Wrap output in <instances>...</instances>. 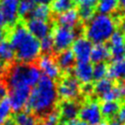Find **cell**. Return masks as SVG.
Here are the masks:
<instances>
[{
	"mask_svg": "<svg viewBox=\"0 0 125 125\" xmlns=\"http://www.w3.org/2000/svg\"><path fill=\"white\" fill-rule=\"evenodd\" d=\"M118 6V0H98L97 9L100 14L110 15L113 13Z\"/></svg>",
	"mask_w": 125,
	"mask_h": 125,
	"instance_id": "cell-26",
	"label": "cell"
},
{
	"mask_svg": "<svg viewBox=\"0 0 125 125\" xmlns=\"http://www.w3.org/2000/svg\"><path fill=\"white\" fill-rule=\"evenodd\" d=\"M56 61L62 71H69L75 64V58L69 49L60 52Z\"/></svg>",
	"mask_w": 125,
	"mask_h": 125,
	"instance_id": "cell-19",
	"label": "cell"
},
{
	"mask_svg": "<svg viewBox=\"0 0 125 125\" xmlns=\"http://www.w3.org/2000/svg\"><path fill=\"white\" fill-rule=\"evenodd\" d=\"M11 105L8 98H4L0 101V125H2L11 115Z\"/></svg>",
	"mask_w": 125,
	"mask_h": 125,
	"instance_id": "cell-29",
	"label": "cell"
},
{
	"mask_svg": "<svg viewBox=\"0 0 125 125\" xmlns=\"http://www.w3.org/2000/svg\"><path fill=\"white\" fill-rule=\"evenodd\" d=\"M8 90L16 88H33L41 78V72L33 63H14L8 67L4 76Z\"/></svg>",
	"mask_w": 125,
	"mask_h": 125,
	"instance_id": "cell-3",
	"label": "cell"
},
{
	"mask_svg": "<svg viewBox=\"0 0 125 125\" xmlns=\"http://www.w3.org/2000/svg\"><path fill=\"white\" fill-rule=\"evenodd\" d=\"M34 3H32L29 0H20L19 8H18V14L19 17L25 18L31 15L32 10L34 8Z\"/></svg>",
	"mask_w": 125,
	"mask_h": 125,
	"instance_id": "cell-28",
	"label": "cell"
},
{
	"mask_svg": "<svg viewBox=\"0 0 125 125\" xmlns=\"http://www.w3.org/2000/svg\"><path fill=\"white\" fill-rule=\"evenodd\" d=\"M98 0H86L78 9L79 18L84 21H89L95 16V9L97 7Z\"/></svg>",
	"mask_w": 125,
	"mask_h": 125,
	"instance_id": "cell-20",
	"label": "cell"
},
{
	"mask_svg": "<svg viewBox=\"0 0 125 125\" xmlns=\"http://www.w3.org/2000/svg\"><path fill=\"white\" fill-rule=\"evenodd\" d=\"M124 54H125V37H124Z\"/></svg>",
	"mask_w": 125,
	"mask_h": 125,
	"instance_id": "cell-49",
	"label": "cell"
},
{
	"mask_svg": "<svg viewBox=\"0 0 125 125\" xmlns=\"http://www.w3.org/2000/svg\"><path fill=\"white\" fill-rule=\"evenodd\" d=\"M41 125H53V124H51V123H49V122H47V121L45 120V121H44V122H43Z\"/></svg>",
	"mask_w": 125,
	"mask_h": 125,
	"instance_id": "cell-47",
	"label": "cell"
},
{
	"mask_svg": "<svg viewBox=\"0 0 125 125\" xmlns=\"http://www.w3.org/2000/svg\"><path fill=\"white\" fill-rule=\"evenodd\" d=\"M19 3L20 0H0V10L3 14L6 24L15 25L17 23L19 18Z\"/></svg>",
	"mask_w": 125,
	"mask_h": 125,
	"instance_id": "cell-12",
	"label": "cell"
},
{
	"mask_svg": "<svg viewBox=\"0 0 125 125\" xmlns=\"http://www.w3.org/2000/svg\"><path fill=\"white\" fill-rule=\"evenodd\" d=\"M79 104L74 101H63L60 105L59 114L62 119L66 122L76 119L79 113Z\"/></svg>",
	"mask_w": 125,
	"mask_h": 125,
	"instance_id": "cell-15",
	"label": "cell"
},
{
	"mask_svg": "<svg viewBox=\"0 0 125 125\" xmlns=\"http://www.w3.org/2000/svg\"><path fill=\"white\" fill-rule=\"evenodd\" d=\"M58 92L55 80L41 76L37 84L31 88L26 106L37 115H46L53 110L58 102Z\"/></svg>",
	"mask_w": 125,
	"mask_h": 125,
	"instance_id": "cell-2",
	"label": "cell"
},
{
	"mask_svg": "<svg viewBox=\"0 0 125 125\" xmlns=\"http://www.w3.org/2000/svg\"><path fill=\"white\" fill-rule=\"evenodd\" d=\"M37 67L43 76L48 77L50 79H58L61 76V68L58 65L56 59L50 54H45L40 56L37 60Z\"/></svg>",
	"mask_w": 125,
	"mask_h": 125,
	"instance_id": "cell-8",
	"label": "cell"
},
{
	"mask_svg": "<svg viewBox=\"0 0 125 125\" xmlns=\"http://www.w3.org/2000/svg\"><path fill=\"white\" fill-rule=\"evenodd\" d=\"M30 90L31 89L28 88H16V89L8 90L9 91L8 100L13 111L19 112L21 110H23V108L26 106Z\"/></svg>",
	"mask_w": 125,
	"mask_h": 125,
	"instance_id": "cell-10",
	"label": "cell"
},
{
	"mask_svg": "<svg viewBox=\"0 0 125 125\" xmlns=\"http://www.w3.org/2000/svg\"><path fill=\"white\" fill-rule=\"evenodd\" d=\"M52 39L54 42V50L59 53L67 50L73 44L76 39V33L73 28L58 25L54 28L52 33Z\"/></svg>",
	"mask_w": 125,
	"mask_h": 125,
	"instance_id": "cell-5",
	"label": "cell"
},
{
	"mask_svg": "<svg viewBox=\"0 0 125 125\" xmlns=\"http://www.w3.org/2000/svg\"><path fill=\"white\" fill-rule=\"evenodd\" d=\"M15 59V51L9 41L4 40L0 42V60L6 62L7 64H10L14 62Z\"/></svg>",
	"mask_w": 125,
	"mask_h": 125,
	"instance_id": "cell-22",
	"label": "cell"
},
{
	"mask_svg": "<svg viewBox=\"0 0 125 125\" xmlns=\"http://www.w3.org/2000/svg\"><path fill=\"white\" fill-rule=\"evenodd\" d=\"M8 67H9V65L6 62H4L3 61L0 60V78H3L6 75Z\"/></svg>",
	"mask_w": 125,
	"mask_h": 125,
	"instance_id": "cell-37",
	"label": "cell"
},
{
	"mask_svg": "<svg viewBox=\"0 0 125 125\" xmlns=\"http://www.w3.org/2000/svg\"><path fill=\"white\" fill-rule=\"evenodd\" d=\"M107 76L111 80H125V57L112 62L108 66Z\"/></svg>",
	"mask_w": 125,
	"mask_h": 125,
	"instance_id": "cell-18",
	"label": "cell"
},
{
	"mask_svg": "<svg viewBox=\"0 0 125 125\" xmlns=\"http://www.w3.org/2000/svg\"><path fill=\"white\" fill-rule=\"evenodd\" d=\"M117 119H118L122 124L125 125V104H124L122 106H120L119 111H118V113H117Z\"/></svg>",
	"mask_w": 125,
	"mask_h": 125,
	"instance_id": "cell-35",
	"label": "cell"
},
{
	"mask_svg": "<svg viewBox=\"0 0 125 125\" xmlns=\"http://www.w3.org/2000/svg\"><path fill=\"white\" fill-rule=\"evenodd\" d=\"M25 27L28 30V32L38 40L50 35L52 29L51 24L48 22V21H42L32 18L27 20Z\"/></svg>",
	"mask_w": 125,
	"mask_h": 125,
	"instance_id": "cell-11",
	"label": "cell"
},
{
	"mask_svg": "<svg viewBox=\"0 0 125 125\" xmlns=\"http://www.w3.org/2000/svg\"><path fill=\"white\" fill-rule=\"evenodd\" d=\"M6 38V31L4 30V28H0V42L4 41Z\"/></svg>",
	"mask_w": 125,
	"mask_h": 125,
	"instance_id": "cell-42",
	"label": "cell"
},
{
	"mask_svg": "<svg viewBox=\"0 0 125 125\" xmlns=\"http://www.w3.org/2000/svg\"><path fill=\"white\" fill-rule=\"evenodd\" d=\"M114 87L113 82L111 79H109L108 77H105L104 79L98 80L94 87H93V92L100 98H102L105 93H107L109 90H111Z\"/></svg>",
	"mask_w": 125,
	"mask_h": 125,
	"instance_id": "cell-24",
	"label": "cell"
},
{
	"mask_svg": "<svg viewBox=\"0 0 125 125\" xmlns=\"http://www.w3.org/2000/svg\"><path fill=\"white\" fill-rule=\"evenodd\" d=\"M116 21L110 15H95L85 28L86 37L95 44H103L109 40L116 31Z\"/></svg>",
	"mask_w": 125,
	"mask_h": 125,
	"instance_id": "cell-4",
	"label": "cell"
},
{
	"mask_svg": "<svg viewBox=\"0 0 125 125\" xmlns=\"http://www.w3.org/2000/svg\"><path fill=\"white\" fill-rule=\"evenodd\" d=\"M119 27H120V32L125 33V20H121L119 22Z\"/></svg>",
	"mask_w": 125,
	"mask_h": 125,
	"instance_id": "cell-41",
	"label": "cell"
},
{
	"mask_svg": "<svg viewBox=\"0 0 125 125\" xmlns=\"http://www.w3.org/2000/svg\"><path fill=\"white\" fill-rule=\"evenodd\" d=\"M78 116L80 120L85 122L87 125H97L101 123L103 115L100 104L94 100L86 102L82 106H80Z\"/></svg>",
	"mask_w": 125,
	"mask_h": 125,
	"instance_id": "cell-7",
	"label": "cell"
},
{
	"mask_svg": "<svg viewBox=\"0 0 125 125\" xmlns=\"http://www.w3.org/2000/svg\"><path fill=\"white\" fill-rule=\"evenodd\" d=\"M57 92L63 101H74L80 95V83L73 76H65L57 85Z\"/></svg>",
	"mask_w": 125,
	"mask_h": 125,
	"instance_id": "cell-6",
	"label": "cell"
},
{
	"mask_svg": "<svg viewBox=\"0 0 125 125\" xmlns=\"http://www.w3.org/2000/svg\"><path fill=\"white\" fill-rule=\"evenodd\" d=\"M100 106L103 117L104 116L106 118L115 117V115H117L120 108V104L118 102H103L100 104Z\"/></svg>",
	"mask_w": 125,
	"mask_h": 125,
	"instance_id": "cell-23",
	"label": "cell"
},
{
	"mask_svg": "<svg viewBox=\"0 0 125 125\" xmlns=\"http://www.w3.org/2000/svg\"><path fill=\"white\" fill-rule=\"evenodd\" d=\"M109 58H110L109 49L106 45H104V43L93 45L91 56H90V61L93 63L96 64V63L105 62Z\"/></svg>",
	"mask_w": 125,
	"mask_h": 125,
	"instance_id": "cell-17",
	"label": "cell"
},
{
	"mask_svg": "<svg viewBox=\"0 0 125 125\" xmlns=\"http://www.w3.org/2000/svg\"><path fill=\"white\" fill-rule=\"evenodd\" d=\"M2 125H16V123H15V121H14V119L13 118H11V117H9Z\"/></svg>",
	"mask_w": 125,
	"mask_h": 125,
	"instance_id": "cell-44",
	"label": "cell"
},
{
	"mask_svg": "<svg viewBox=\"0 0 125 125\" xmlns=\"http://www.w3.org/2000/svg\"><path fill=\"white\" fill-rule=\"evenodd\" d=\"M61 117H60V114H59V111H56V110H51L50 112H48L46 114V121L53 124V125H57L60 121Z\"/></svg>",
	"mask_w": 125,
	"mask_h": 125,
	"instance_id": "cell-33",
	"label": "cell"
},
{
	"mask_svg": "<svg viewBox=\"0 0 125 125\" xmlns=\"http://www.w3.org/2000/svg\"><path fill=\"white\" fill-rule=\"evenodd\" d=\"M8 36L9 43L15 51L16 60L20 63H33L38 60L41 54L40 42L28 32L25 25L16 23Z\"/></svg>",
	"mask_w": 125,
	"mask_h": 125,
	"instance_id": "cell-1",
	"label": "cell"
},
{
	"mask_svg": "<svg viewBox=\"0 0 125 125\" xmlns=\"http://www.w3.org/2000/svg\"><path fill=\"white\" fill-rule=\"evenodd\" d=\"M118 5H119L120 8L125 12V0H118Z\"/></svg>",
	"mask_w": 125,
	"mask_h": 125,
	"instance_id": "cell-45",
	"label": "cell"
},
{
	"mask_svg": "<svg viewBox=\"0 0 125 125\" xmlns=\"http://www.w3.org/2000/svg\"><path fill=\"white\" fill-rule=\"evenodd\" d=\"M93 48V43L86 36L76 37L71 45V52L78 62H84L90 61V56Z\"/></svg>",
	"mask_w": 125,
	"mask_h": 125,
	"instance_id": "cell-9",
	"label": "cell"
},
{
	"mask_svg": "<svg viewBox=\"0 0 125 125\" xmlns=\"http://www.w3.org/2000/svg\"><path fill=\"white\" fill-rule=\"evenodd\" d=\"M65 125H87L85 122L81 121L80 119H74L72 121H69V122H66Z\"/></svg>",
	"mask_w": 125,
	"mask_h": 125,
	"instance_id": "cell-38",
	"label": "cell"
},
{
	"mask_svg": "<svg viewBox=\"0 0 125 125\" xmlns=\"http://www.w3.org/2000/svg\"><path fill=\"white\" fill-rule=\"evenodd\" d=\"M107 70L108 66L105 62L96 63L95 65H93V78L98 81L107 77Z\"/></svg>",
	"mask_w": 125,
	"mask_h": 125,
	"instance_id": "cell-30",
	"label": "cell"
},
{
	"mask_svg": "<svg viewBox=\"0 0 125 125\" xmlns=\"http://www.w3.org/2000/svg\"><path fill=\"white\" fill-rule=\"evenodd\" d=\"M108 125H123L118 119L117 117H113V118H110L109 120V123H107Z\"/></svg>",
	"mask_w": 125,
	"mask_h": 125,
	"instance_id": "cell-39",
	"label": "cell"
},
{
	"mask_svg": "<svg viewBox=\"0 0 125 125\" xmlns=\"http://www.w3.org/2000/svg\"><path fill=\"white\" fill-rule=\"evenodd\" d=\"M39 42H40L41 52H43L45 54H50L54 50V42H53L51 35H48V36L40 39Z\"/></svg>",
	"mask_w": 125,
	"mask_h": 125,
	"instance_id": "cell-31",
	"label": "cell"
},
{
	"mask_svg": "<svg viewBox=\"0 0 125 125\" xmlns=\"http://www.w3.org/2000/svg\"><path fill=\"white\" fill-rule=\"evenodd\" d=\"M50 16H51V8L48 6V4H37L36 6H34L30 18L42 20V21H48Z\"/></svg>",
	"mask_w": 125,
	"mask_h": 125,
	"instance_id": "cell-25",
	"label": "cell"
},
{
	"mask_svg": "<svg viewBox=\"0 0 125 125\" xmlns=\"http://www.w3.org/2000/svg\"><path fill=\"white\" fill-rule=\"evenodd\" d=\"M124 35L120 31H115L108 40V49L113 61L124 58Z\"/></svg>",
	"mask_w": 125,
	"mask_h": 125,
	"instance_id": "cell-14",
	"label": "cell"
},
{
	"mask_svg": "<svg viewBox=\"0 0 125 125\" xmlns=\"http://www.w3.org/2000/svg\"><path fill=\"white\" fill-rule=\"evenodd\" d=\"M5 25H6V22H5L3 14H2V12H1V10H0V28H4Z\"/></svg>",
	"mask_w": 125,
	"mask_h": 125,
	"instance_id": "cell-40",
	"label": "cell"
},
{
	"mask_svg": "<svg viewBox=\"0 0 125 125\" xmlns=\"http://www.w3.org/2000/svg\"><path fill=\"white\" fill-rule=\"evenodd\" d=\"M16 125H39L37 116L29 110H21L14 116Z\"/></svg>",
	"mask_w": 125,
	"mask_h": 125,
	"instance_id": "cell-21",
	"label": "cell"
},
{
	"mask_svg": "<svg viewBox=\"0 0 125 125\" xmlns=\"http://www.w3.org/2000/svg\"><path fill=\"white\" fill-rule=\"evenodd\" d=\"M73 77L84 85H88L92 82L93 78V65L90 62H76L72 68Z\"/></svg>",
	"mask_w": 125,
	"mask_h": 125,
	"instance_id": "cell-13",
	"label": "cell"
},
{
	"mask_svg": "<svg viewBox=\"0 0 125 125\" xmlns=\"http://www.w3.org/2000/svg\"><path fill=\"white\" fill-rule=\"evenodd\" d=\"M8 94V87L3 78H0V101L4 98H6Z\"/></svg>",
	"mask_w": 125,
	"mask_h": 125,
	"instance_id": "cell-34",
	"label": "cell"
},
{
	"mask_svg": "<svg viewBox=\"0 0 125 125\" xmlns=\"http://www.w3.org/2000/svg\"><path fill=\"white\" fill-rule=\"evenodd\" d=\"M79 15L78 11L76 9H70L65 12H62L61 14H58L57 16V22L61 26L73 28L75 27L79 22Z\"/></svg>",
	"mask_w": 125,
	"mask_h": 125,
	"instance_id": "cell-16",
	"label": "cell"
},
{
	"mask_svg": "<svg viewBox=\"0 0 125 125\" xmlns=\"http://www.w3.org/2000/svg\"><path fill=\"white\" fill-rule=\"evenodd\" d=\"M74 0H52L51 1V11L61 14L67 10L73 8Z\"/></svg>",
	"mask_w": 125,
	"mask_h": 125,
	"instance_id": "cell-27",
	"label": "cell"
},
{
	"mask_svg": "<svg viewBox=\"0 0 125 125\" xmlns=\"http://www.w3.org/2000/svg\"><path fill=\"white\" fill-rule=\"evenodd\" d=\"M116 88H117V91H118L120 99H125V80L120 82L116 86Z\"/></svg>",
	"mask_w": 125,
	"mask_h": 125,
	"instance_id": "cell-36",
	"label": "cell"
},
{
	"mask_svg": "<svg viewBox=\"0 0 125 125\" xmlns=\"http://www.w3.org/2000/svg\"><path fill=\"white\" fill-rule=\"evenodd\" d=\"M86 0H74V2H76V3H79V4H82L83 2H85Z\"/></svg>",
	"mask_w": 125,
	"mask_h": 125,
	"instance_id": "cell-46",
	"label": "cell"
},
{
	"mask_svg": "<svg viewBox=\"0 0 125 125\" xmlns=\"http://www.w3.org/2000/svg\"><path fill=\"white\" fill-rule=\"evenodd\" d=\"M32 3H37V4H48L52 0H29Z\"/></svg>",
	"mask_w": 125,
	"mask_h": 125,
	"instance_id": "cell-43",
	"label": "cell"
},
{
	"mask_svg": "<svg viewBox=\"0 0 125 125\" xmlns=\"http://www.w3.org/2000/svg\"><path fill=\"white\" fill-rule=\"evenodd\" d=\"M101 99L103 100V102H117L118 100H120L116 86H114L111 90H109L107 93H105Z\"/></svg>",
	"mask_w": 125,
	"mask_h": 125,
	"instance_id": "cell-32",
	"label": "cell"
},
{
	"mask_svg": "<svg viewBox=\"0 0 125 125\" xmlns=\"http://www.w3.org/2000/svg\"><path fill=\"white\" fill-rule=\"evenodd\" d=\"M97 125H108V124H107V123H105V122H103V121H102L101 123H99V124H97Z\"/></svg>",
	"mask_w": 125,
	"mask_h": 125,
	"instance_id": "cell-48",
	"label": "cell"
}]
</instances>
